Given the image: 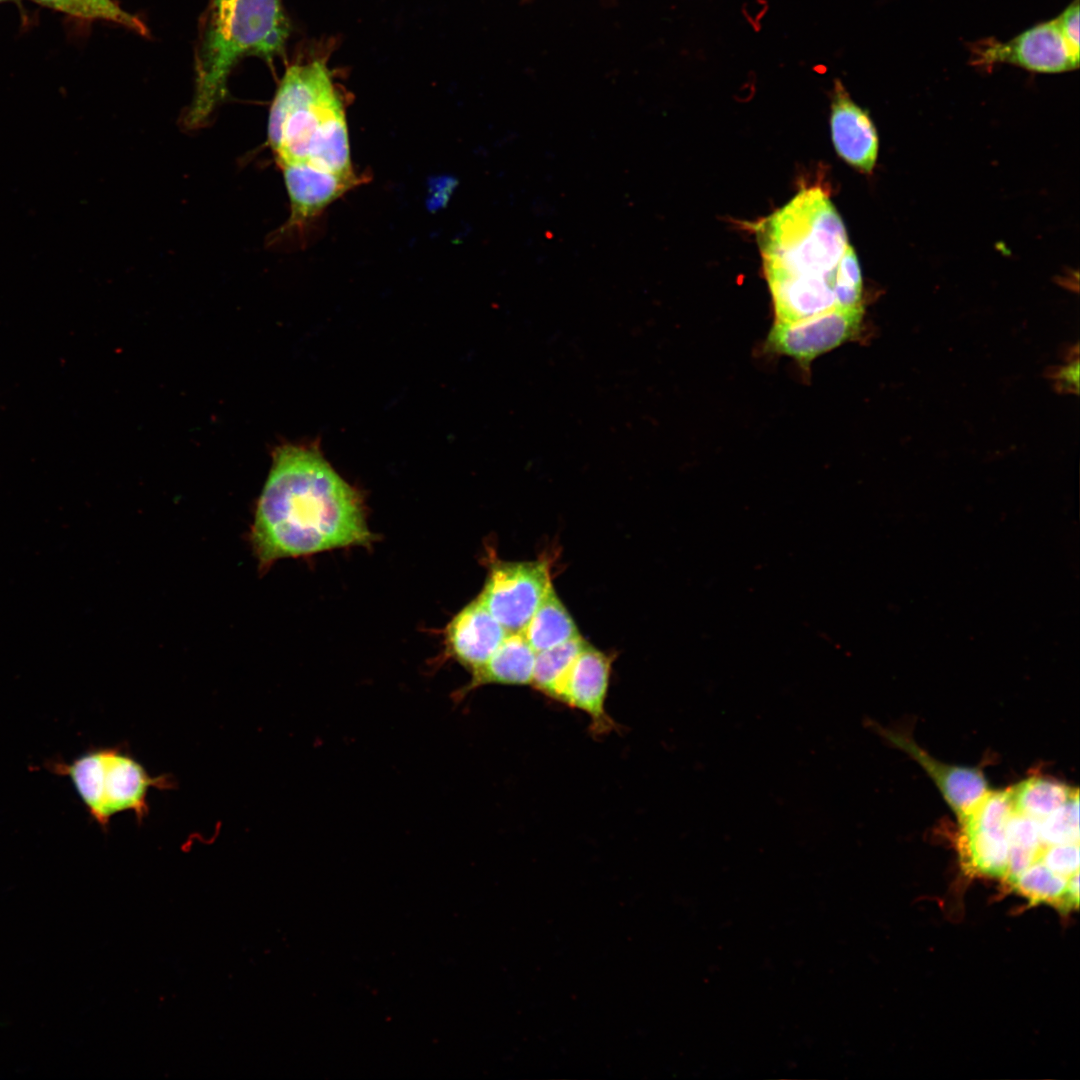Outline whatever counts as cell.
<instances>
[{
    "instance_id": "ba28073f",
    "label": "cell",
    "mask_w": 1080,
    "mask_h": 1080,
    "mask_svg": "<svg viewBox=\"0 0 1080 1080\" xmlns=\"http://www.w3.org/2000/svg\"><path fill=\"white\" fill-rule=\"evenodd\" d=\"M976 63H1006L1038 73H1062L1079 67L1056 18L1039 23L1007 42L984 41L974 49Z\"/></svg>"
},
{
    "instance_id": "7402d4cb",
    "label": "cell",
    "mask_w": 1080,
    "mask_h": 1080,
    "mask_svg": "<svg viewBox=\"0 0 1080 1080\" xmlns=\"http://www.w3.org/2000/svg\"><path fill=\"white\" fill-rule=\"evenodd\" d=\"M1079 794L1039 821L1043 845L1079 843Z\"/></svg>"
},
{
    "instance_id": "d6986e66",
    "label": "cell",
    "mask_w": 1080,
    "mask_h": 1080,
    "mask_svg": "<svg viewBox=\"0 0 1080 1080\" xmlns=\"http://www.w3.org/2000/svg\"><path fill=\"white\" fill-rule=\"evenodd\" d=\"M44 7L85 20H102L121 25L146 36L148 29L135 15L122 9L113 0H31Z\"/></svg>"
},
{
    "instance_id": "f546056e",
    "label": "cell",
    "mask_w": 1080,
    "mask_h": 1080,
    "mask_svg": "<svg viewBox=\"0 0 1080 1080\" xmlns=\"http://www.w3.org/2000/svg\"><path fill=\"white\" fill-rule=\"evenodd\" d=\"M5 1H10V0H0V3H1V2H5Z\"/></svg>"
},
{
    "instance_id": "5b68a950",
    "label": "cell",
    "mask_w": 1080,
    "mask_h": 1080,
    "mask_svg": "<svg viewBox=\"0 0 1080 1080\" xmlns=\"http://www.w3.org/2000/svg\"><path fill=\"white\" fill-rule=\"evenodd\" d=\"M56 774L68 777L88 814L105 830L113 816L134 813L142 824L149 813L151 788H175L171 776L150 775L123 746L89 750L71 762L49 765Z\"/></svg>"
},
{
    "instance_id": "cb8c5ba5",
    "label": "cell",
    "mask_w": 1080,
    "mask_h": 1080,
    "mask_svg": "<svg viewBox=\"0 0 1080 1080\" xmlns=\"http://www.w3.org/2000/svg\"><path fill=\"white\" fill-rule=\"evenodd\" d=\"M1079 843L1043 845L1037 860L1052 872L1069 877L1079 871Z\"/></svg>"
},
{
    "instance_id": "83f0119b",
    "label": "cell",
    "mask_w": 1080,
    "mask_h": 1080,
    "mask_svg": "<svg viewBox=\"0 0 1080 1080\" xmlns=\"http://www.w3.org/2000/svg\"><path fill=\"white\" fill-rule=\"evenodd\" d=\"M1075 372H1078V362L1077 361L1075 362L1074 365L1071 364L1070 366H1066L1060 372V374L1058 375V377L1060 379V383L1065 384L1069 388L1072 385H1075V387L1078 388V374L1073 375V373H1075Z\"/></svg>"
},
{
    "instance_id": "4316f807",
    "label": "cell",
    "mask_w": 1080,
    "mask_h": 1080,
    "mask_svg": "<svg viewBox=\"0 0 1080 1080\" xmlns=\"http://www.w3.org/2000/svg\"><path fill=\"white\" fill-rule=\"evenodd\" d=\"M1079 904V871L1069 876L1066 887L1054 905L1061 913L1076 909Z\"/></svg>"
},
{
    "instance_id": "5bb4252c",
    "label": "cell",
    "mask_w": 1080,
    "mask_h": 1080,
    "mask_svg": "<svg viewBox=\"0 0 1080 1080\" xmlns=\"http://www.w3.org/2000/svg\"><path fill=\"white\" fill-rule=\"evenodd\" d=\"M536 652L521 632L508 633L493 655L471 673L470 680L452 695L462 701L472 691L490 684H531Z\"/></svg>"
},
{
    "instance_id": "484cf974",
    "label": "cell",
    "mask_w": 1080,
    "mask_h": 1080,
    "mask_svg": "<svg viewBox=\"0 0 1080 1080\" xmlns=\"http://www.w3.org/2000/svg\"><path fill=\"white\" fill-rule=\"evenodd\" d=\"M1079 10V0H1074L1056 17L1064 41L1073 57L1077 60H1079L1080 56Z\"/></svg>"
},
{
    "instance_id": "ac0fdd59",
    "label": "cell",
    "mask_w": 1080,
    "mask_h": 1080,
    "mask_svg": "<svg viewBox=\"0 0 1080 1080\" xmlns=\"http://www.w3.org/2000/svg\"><path fill=\"white\" fill-rule=\"evenodd\" d=\"M1009 791L1014 812L1040 821L1066 803L1078 789L1047 777L1033 776Z\"/></svg>"
},
{
    "instance_id": "ffe728a7",
    "label": "cell",
    "mask_w": 1080,
    "mask_h": 1080,
    "mask_svg": "<svg viewBox=\"0 0 1080 1080\" xmlns=\"http://www.w3.org/2000/svg\"><path fill=\"white\" fill-rule=\"evenodd\" d=\"M587 642L578 635L560 645L536 652L531 686L550 698Z\"/></svg>"
},
{
    "instance_id": "d4e9b609",
    "label": "cell",
    "mask_w": 1080,
    "mask_h": 1080,
    "mask_svg": "<svg viewBox=\"0 0 1080 1080\" xmlns=\"http://www.w3.org/2000/svg\"><path fill=\"white\" fill-rule=\"evenodd\" d=\"M1005 834L1009 847L1039 852L1043 844L1039 835V820L1014 812L1009 817Z\"/></svg>"
},
{
    "instance_id": "4fadbf2b",
    "label": "cell",
    "mask_w": 1080,
    "mask_h": 1080,
    "mask_svg": "<svg viewBox=\"0 0 1080 1080\" xmlns=\"http://www.w3.org/2000/svg\"><path fill=\"white\" fill-rule=\"evenodd\" d=\"M884 736L923 767L959 820L989 792L987 780L980 770L940 762L904 735L885 731Z\"/></svg>"
},
{
    "instance_id": "52a82bcc",
    "label": "cell",
    "mask_w": 1080,
    "mask_h": 1080,
    "mask_svg": "<svg viewBox=\"0 0 1080 1080\" xmlns=\"http://www.w3.org/2000/svg\"><path fill=\"white\" fill-rule=\"evenodd\" d=\"M864 314L863 305L834 307L795 321H775L768 338L770 351L808 364L856 335Z\"/></svg>"
},
{
    "instance_id": "30bf717a",
    "label": "cell",
    "mask_w": 1080,
    "mask_h": 1080,
    "mask_svg": "<svg viewBox=\"0 0 1080 1080\" xmlns=\"http://www.w3.org/2000/svg\"><path fill=\"white\" fill-rule=\"evenodd\" d=\"M290 201V217L281 231H302L334 201L361 182L355 173L342 175L289 164L280 167Z\"/></svg>"
},
{
    "instance_id": "277c9868",
    "label": "cell",
    "mask_w": 1080,
    "mask_h": 1080,
    "mask_svg": "<svg viewBox=\"0 0 1080 1080\" xmlns=\"http://www.w3.org/2000/svg\"><path fill=\"white\" fill-rule=\"evenodd\" d=\"M765 277L835 279L850 245L844 223L820 187L797 193L786 205L754 225Z\"/></svg>"
},
{
    "instance_id": "44dd1931",
    "label": "cell",
    "mask_w": 1080,
    "mask_h": 1080,
    "mask_svg": "<svg viewBox=\"0 0 1080 1080\" xmlns=\"http://www.w3.org/2000/svg\"><path fill=\"white\" fill-rule=\"evenodd\" d=\"M1068 878L1052 872L1040 861H1035L1010 884L1030 905L1047 903L1054 906L1063 893Z\"/></svg>"
},
{
    "instance_id": "3957f363",
    "label": "cell",
    "mask_w": 1080,
    "mask_h": 1080,
    "mask_svg": "<svg viewBox=\"0 0 1080 1080\" xmlns=\"http://www.w3.org/2000/svg\"><path fill=\"white\" fill-rule=\"evenodd\" d=\"M289 22L281 0H226L211 3L195 54L192 101L187 128L204 125L226 96L235 65L246 56L271 63L282 56Z\"/></svg>"
},
{
    "instance_id": "f1b7e54d",
    "label": "cell",
    "mask_w": 1080,
    "mask_h": 1080,
    "mask_svg": "<svg viewBox=\"0 0 1080 1080\" xmlns=\"http://www.w3.org/2000/svg\"><path fill=\"white\" fill-rule=\"evenodd\" d=\"M222 1H226V0H212L211 3H219V2H222Z\"/></svg>"
},
{
    "instance_id": "6da1fadb",
    "label": "cell",
    "mask_w": 1080,
    "mask_h": 1080,
    "mask_svg": "<svg viewBox=\"0 0 1080 1080\" xmlns=\"http://www.w3.org/2000/svg\"><path fill=\"white\" fill-rule=\"evenodd\" d=\"M375 540L361 494L318 448L285 445L275 451L250 532L260 569L284 558L369 547Z\"/></svg>"
},
{
    "instance_id": "603a6c76",
    "label": "cell",
    "mask_w": 1080,
    "mask_h": 1080,
    "mask_svg": "<svg viewBox=\"0 0 1080 1080\" xmlns=\"http://www.w3.org/2000/svg\"><path fill=\"white\" fill-rule=\"evenodd\" d=\"M863 283L857 255L851 245L842 255L835 276L834 295L837 307H857L863 305Z\"/></svg>"
},
{
    "instance_id": "2e32d148",
    "label": "cell",
    "mask_w": 1080,
    "mask_h": 1080,
    "mask_svg": "<svg viewBox=\"0 0 1080 1080\" xmlns=\"http://www.w3.org/2000/svg\"><path fill=\"white\" fill-rule=\"evenodd\" d=\"M960 825L958 851L965 872L1004 878L1009 855L1005 828H989L969 823Z\"/></svg>"
},
{
    "instance_id": "9a60e30c",
    "label": "cell",
    "mask_w": 1080,
    "mask_h": 1080,
    "mask_svg": "<svg viewBox=\"0 0 1080 1080\" xmlns=\"http://www.w3.org/2000/svg\"><path fill=\"white\" fill-rule=\"evenodd\" d=\"M776 321L800 320L836 306L835 280L821 277L768 276Z\"/></svg>"
},
{
    "instance_id": "7c38bea8",
    "label": "cell",
    "mask_w": 1080,
    "mask_h": 1080,
    "mask_svg": "<svg viewBox=\"0 0 1080 1080\" xmlns=\"http://www.w3.org/2000/svg\"><path fill=\"white\" fill-rule=\"evenodd\" d=\"M830 128L833 146L841 159L862 173L873 171L879 148L869 114L850 97L841 81L834 82Z\"/></svg>"
},
{
    "instance_id": "7a4b0ae2",
    "label": "cell",
    "mask_w": 1080,
    "mask_h": 1080,
    "mask_svg": "<svg viewBox=\"0 0 1080 1080\" xmlns=\"http://www.w3.org/2000/svg\"><path fill=\"white\" fill-rule=\"evenodd\" d=\"M267 128L279 167L309 164L331 173H354L344 105L323 62L294 64L286 70Z\"/></svg>"
},
{
    "instance_id": "e0dca14e",
    "label": "cell",
    "mask_w": 1080,
    "mask_h": 1080,
    "mask_svg": "<svg viewBox=\"0 0 1080 1080\" xmlns=\"http://www.w3.org/2000/svg\"><path fill=\"white\" fill-rule=\"evenodd\" d=\"M521 633L535 652L555 647L580 635L553 585L548 588Z\"/></svg>"
},
{
    "instance_id": "9c48e42d",
    "label": "cell",
    "mask_w": 1080,
    "mask_h": 1080,
    "mask_svg": "<svg viewBox=\"0 0 1080 1080\" xmlns=\"http://www.w3.org/2000/svg\"><path fill=\"white\" fill-rule=\"evenodd\" d=\"M612 658L590 644L576 656L557 685L552 699L585 712L593 736L607 735L617 723L605 709Z\"/></svg>"
},
{
    "instance_id": "8fae6325",
    "label": "cell",
    "mask_w": 1080,
    "mask_h": 1080,
    "mask_svg": "<svg viewBox=\"0 0 1080 1080\" xmlns=\"http://www.w3.org/2000/svg\"><path fill=\"white\" fill-rule=\"evenodd\" d=\"M507 635L506 629L477 597L446 625L443 657L472 673L493 655Z\"/></svg>"
},
{
    "instance_id": "8992f818",
    "label": "cell",
    "mask_w": 1080,
    "mask_h": 1080,
    "mask_svg": "<svg viewBox=\"0 0 1080 1080\" xmlns=\"http://www.w3.org/2000/svg\"><path fill=\"white\" fill-rule=\"evenodd\" d=\"M552 585L545 560H496L478 598L508 633L521 632Z\"/></svg>"
}]
</instances>
